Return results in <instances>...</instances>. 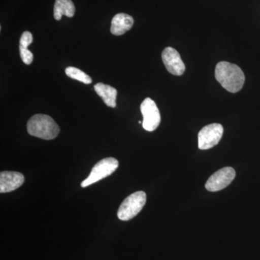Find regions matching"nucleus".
<instances>
[{"instance_id":"2eb2a0df","label":"nucleus","mask_w":260,"mask_h":260,"mask_svg":"<svg viewBox=\"0 0 260 260\" xmlns=\"http://www.w3.org/2000/svg\"><path fill=\"white\" fill-rule=\"evenodd\" d=\"M32 42V36L31 32L25 31L22 34L20 40V47L28 48Z\"/></svg>"},{"instance_id":"1a4fd4ad","label":"nucleus","mask_w":260,"mask_h":260,"mask_svg":"<svg viewBox=\"0 0 260 260\" xmlns=\"http://www.w3.org/2000/svg\"><path fill=\"white\" fill-rule=\"evenodd\" d=\"M25 177L21 173L3 172L0 173V192L15 191L23 185Z\"/></svg>"},{"instance_id":"20e7f679","label":"nucleus","mask_w":260,"mask_h":260,"mask_svg":"<svg viewBox=\"0 0 260 260\" xmlns=\"http://www.w3.org/2000/svg\"><path fill=\"white\" fill-rule=\"evenodd\" d=\"M118 167H119V161L116 158L109 157V158L102 159L94 166L88 177L82 181V187H87L94 183L102 180L104 178L112 175Z\"/></svg>"},{"instance_id":"f257e3e1","label":"nucleus","mask_w":260,"mask_h":260,"mask_svg":"<svg viewBox=\"0 0 260 260\" xmlns=\"http://www.w3.org/2000/svg\"><path fill=\"white\" fill-rule=\"evenodd\" d=\"M215 75L218 83L230 93H237L245 83V75L242 69L228 61H220L217 64Z\"/></svg>"},{"instance_id":"9b49d317","label":"nucleus","mask_w":260,"mask_h":260,"mask_svg":"<svg viewBox=\"0 0 260 260\" xmlns=\"http://www.w3.org/2000/svg\"><path fill=\"white\" fill-rule=\"evenodd\" d=\"M94 89L98 95L102 98L107 107L115 108L116 107V95L117 90L109 85L102 83H97L94 85Z\"/></svg>"},{"instance_id":"0eeeda50","label":"nucleus","mask_w":260,"mask_h":260,"mask_svg":"<svg viewBox=\"0 0 260 260\" xmlns=\"http://www.w3.org/2000/svg\"><path fill=\"white\" fill-rule=\"evenodd\" d=\"M236 177V172L232 167H225L214 173L207 181L205 188L210 191H218L227 187Z\"/></svg>"},{"instance_id":"f8f14e48","label":"nucleus","mask_w":260,"mask_h":260,"mask_svg":"<svg viewBox=\"0 0 260 260\" xmlns=\"http://www.w3.org/2000/svg\"><path fill=\"white\" fill-rule=\"evenodd\" d=\"M75 13V7L72 0H56L54 6V18L60 20L62 15L73 18Z\"/></svg>"},{"instance_id":"ddd939ff","label":"nucleus","mask_w":260,"mask_h":260,"mask_svg":"<svg viewBox=\"0 0 260 260\" xmlns=\"http://www.w3.org/2000/svg\"><path fill=\"white\" fill-rule=\"evenodd\" d=\"M65 73L72 79L78 80L85 84H90L92 83V79L89 75L84 73L78 68L74 67H68L65 70Z\"/></svg>"},{"instance_id":"f03ea898","label":"nucleus","mask_w":260,"mask_h":260,"mask_svg":"<svg viewBox=\"0 0 260 260\" xmlns=\"http://www.w3.org/2000/svg\"><path fill=\"white\" fill-rule=\"evenodd\" d=\"M27 130L29 135L47 140L54 139L60 131L55 121L46 114L32 116L27 124Z\"/></svg>"},{"instance_id":"9d476101","label":"nucleus","mask_w":260,"mask_h":260,"mask_svg":"<svg viewBox=\"0 0 260 260\" xmlns=\"http://www.w3.org/2000/svg\"><path fill=\"white\" fill-rule=\"evenodd\" d=\"M133 24L134 19L133 17L124 13H119L112 19L111 32L113 35H123L132 28Z\"/></svg>"},{"instance_id":"39448f33","label":"nucleus","mask_w":260,"mask_h":260,"mask_svg":"<svg viewBox=\"0 0 260 260\" xmlns=\"http://www.w3.org/2000/svg\"><path fill=\"white\" fill-rule=\"evenodd\" d=\"M223 135L221 124L213 123L204 126L198 134V148L208 150L218 145Z\"/></svg>"},{"instance_id":"7ed1b4c3","label":"nucleus","mask_w":260,"mask_h":260,"mask_svg":"<svg viewBox=\"0 0 260 260\" xmlns=\"http://www.w3.org/2000/svg\"><path fill=\"white\" fill-rule=\"evenodd\" d=\"M146 193L138 191L128 196L122 202L117 212V217L121 220H129L135 218L143 210L146 203Z\"/></svg>"},{"instance_id":"6e6552de","label":"nucleus","mask_w":260,"mask_h":260,"mask_svg":"<svg viewBox=\"0 0 260 260\" xmlns=\"http://www.w3.org/2000/svg\"><path fill=\"white\" fill-rule=\"evenodd\" d=\"M162 60L171 74L178 76L184 74L185 65L181 60L179 53L174 48L167 47L162 51Z\"/></svg>"},{"instance_id":"4468645a","label":"nucleus","mask_w":260,"mask_h":260,"mask_svg":"<svg viewBox=\"0 0 260 260\" xmlns=\"http://www.w3.org/2000/svg\"><path fill=\"white\" fill-rule=\"evenodd\" d=\"M20 54L22 60L25 64H30L34 60V55L28 48L20 47Z\"/></svg>"},{"instance_id":"423d86ee","label":"nucleus","mask_w":260,"mask_h":260,"mask_svg":"<svg viewBox=\"0 0 260 260\" xmlns=\"http://www.w3.org/2000/svg\"><path fill=\"white\" fill-rule=\"evenodd\" d=\"M140 111L143 116L144 129L148 132L156 129L160 123V114L155 102L150 98H146L140 106Z\"/></svg>"}]
</instances>
